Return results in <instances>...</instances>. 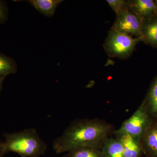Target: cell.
Wrapping results in <instances>:
<instances>
[{"label": "cell", "mask_w": 157, "mask_h": 157, "mask_svg": "<svg viewBox=\"0 0 157 157\" xmlns=\"http://www.w3.org/2000/svg\"><path fill=\"white\" fill-rule=\"evenodd\" d=\"M111 131L110 126L96 120H77L54 140L52 147L57 154L81 147L102 148Z\"/></svg>", "instance_id": "6da1fadb"}, {"label": "cell", "mask_w": 157, "mask_h": 157, "mask_svg": "<svg viewBox=\"0 0 157 157\" xmlns=\"http://www.w3.org/2000/svg\"><path fill=\"white\" fill-rule=\"evenodd\" d=\"M2 143L5 154L13 152L21 157H40L45 154L47 144L41 139L36 129H26L21 132L5 133Z\"/></svg>", "instance_id": "7a4b0ae2"}, {"label": "cell", "mask_w": 157, "mask_h": 157, "mask_svg": "<svg viewBox=\"0 0 157 157\" xmlns=\"http://www.w3.org/2000/svg\"><path fill=\"white\" fill-rule=\"evenodd\" d=\"M140 42H142L140 38L131 36L110 29L104 47L109 56L126 59L131 56L136 45Z\"/></svg>", "instance_id": "3957f363"}, {"label": "cell", "mask_w": 157, "mask_h": 157, "mask_svg": "<svg viewBox=\"0 0 157 157\" xmlns=\"http://www.w3.org/2000/svg\"><path fill=\"white\" fill-rule=\"evenodd\" d=\"M148 113L146 102L144 101L135 113L114 132L115 136L118 137L128 135L141 139L152 123Z\"/></svg>", "instance_id": "277c9868"}, {"label": "cell", "mask_w": 157, "mask_h": 157, "mask_svg": "<svg viewBox=\"0 0 157 157\" xmlns=\"http://www.w3.org/2000/svg\"><path fill=\"white\" fill-rule=\"evenodd\" d=\"M111 29L135 38L142 39L141 20L129 9L116 14Z\"/></svg>", "instance_id": "5b68a950"}, {"label": "cell", "mask_w": 157, "mask_h": 157, "mask_svg": "<svg viewBox=\"0 0 157 157\" xmlns=\"http://www.w3.org/2000/svg\"><path fill=\"white\" fill-rule=\"evenodd\" d=\"M129 10L142 21L157 15V8L153 0H128Z\"/></svg>", "instance_id": "8992f818"}, {"label": "cell", "mask_w": 157, "mask_h": 157, "mask_svg": "<svg viewBox=\"0 0 157 157\" xmlns=\"http://www.w3.org/2000/svg\"><path fill=\"white\" fill-rule=\"evenodd\" d=\"M143 151L148 157H157V121L152 122L141 139Z\"/></svg>", "instance_id": "52a82bcc"}, {"label": "cell", "mask_w": 157, "mask_h": 157, "mask_svg": "<svg viewBox=\"0 0 157 157\" xmlns=\"http://www.w3.org/2000/svg\"><path fill=\"white\" fill-rule=\"evenodd\" d=\"M117 137L122 144L124 157H140L143 151L140 138L128 135H123Z\"/></svg>", "instance_id": "ba28073f"}, {"label": "cell", "mask_w": 157, "mask_h": 157, "mask_svg": "<svg viewBox=\"0 0 157 157\" xmlns=\"http://www.w3.org/2000/svg\"><path fill=\"white\" fill-rule=\"evenodd\" d=\"M141 34L142 42L157 48V15L142 21Z\"/></svg>", "instance_id": "9c48e42d"}, {"label": "cell", "mask_w": 157, "mask_h": 157, "mask_svg": "<svg viewBox=\"0 0 157 157\" xmlns=\"http://www.w3.org/2000/svg\"><path fill=\"white\" fill-rule=\"evenodd\" d=\"M63 1L62 0H28L30 4L39 13L47 17L54 15L58 6Z\"/></svg>", "instance_id": "30bf717a"}, {"label": "cell", "mask_w": 157, "mask_h": 157, "mask_svg": "<svg viewBox=\"0 0 157 157\" xmlns=\"http://www.w3.org/2000/svg\"><path fill=\"white\" fill-rule=\"evenodd\" d=\"M104 157H124L122 144L118 138H107L102 147Z\"/></svg>", "instance_id": "8fae6325"}, {"label": "cell", "mask_w": 157, "mask_h": 157, "mask_svg": "<svg viewBox=\"0 0 157 157\" xmlns=\"http://www.w3.org/2000/svg\"><path fill=\"white\" fill-rule=\"evenodd\" d=\"M17 64L14 59L0 52V76H7L17 72Z\"/></svg>", "instance_id": "7c38bea8"}, {"label": "cell", "mask_w": 157, "mask_h": 157, "mask_svg": "<svg viewBox=\"0 0 157 157\" xmlns=\"http://www.w3.org/2000/svg\"><path fill=\"white\" fill-rule=\"evenodd\" d=\"M64 157H104L102 151L93 147H81L68 152Z\"/></svg>", "instance_id": "4fadbf2b"}, {"label": "cell", "mask_w": 157, "mask_h": 157, "mask_svg": "<svg viewBox=\"0 0 157 157\" xmlns=\"http://www.w3.org/2000/svg\"><path fill=\"white\" fill-rule=\"evenodd\" d=\"M147 101L149 113L157 117V76L152 85Z\"/></svg>", "instance_id": "5bb4252c"}, {"label": "cell", "mask_w": 157, "mask_h": 157, "mask_svg": "<svg viewBox=\"0 0 157 157\" xmlns=\"http://www.w3.org/2000/svg\"><path fill=\"white\" fill-rule=\"evenodd\" d=\"M107 4L115 12L116 14H119L124 10L128 9V1L125 0H107Z\"/></svg>", "instance_id": "9a60e30c"}, {"label": "cell", "mask_w": 157, "mask_h": 157, "mask_svg": "<svg viewBox=\"0 0 157 157\" xmlns=\"http://www.w3.org/2000/svg\"><path fill=\"white\" fill-rule=\"evenodd\" d=\"M9 17V8L5 1L0 0V25L5 23Z\"/></svg>", "instance_id": "2e32d148"}, {"label": "cell", "mask_w": 157, "mask_h": 157, "mask_svg": "<svg viewBox=\"0 0 157 157\" xmlns=\"http://www.w3.org/2000/svg\"><path fill=\"white\" fill-rule=\"evenodd\" d=\"M6 78V76H0V96H1V92L2 89L3 82Z\"/></svg>", "instance_id": "e0dca14e"}, {"label": "cell", "mask_w": 157, "mask_h": 157, "mask_svg": "<svg viewBox=\"0 0 157 157\" xmlns=\"http://www.w3.org/2000/svg\"><path fill=\"white\" fill-rule=\"evenodd\" d=\"M2 143V141L0 140V157H4L5 154L3 150Z\"/></svg>", "instance_id": "ac0fdd59"}, {"label": "cell", "mask_w": 157, "mask_h": 157, "mask_svg": "<svg viewBox=\"0 0 157 157\" xmlns=\"http://www.w3.org/2000/svg\"><path fill=\"white\" fill-rule=\"evenodd\" d=\"M154 2L155 3V6H156L157 8V0H155Z\"/></svg>", "instance_id": "d6986e66"}]
</instances>
